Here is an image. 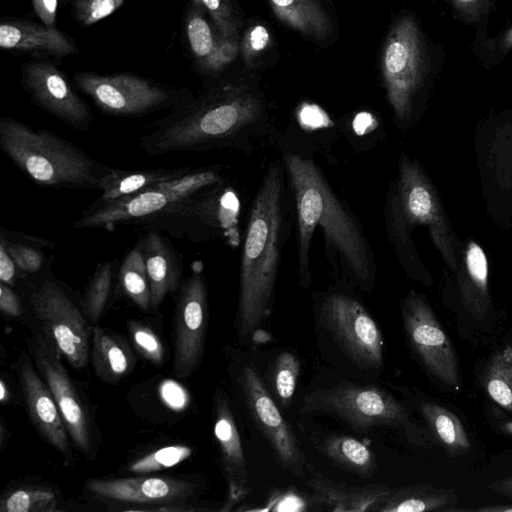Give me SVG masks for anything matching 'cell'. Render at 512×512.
<instances>
[{
  "mask_svg": "<svg viewBox=\"0 0 512 512\" xmlns=\"http://www.w3.org/2000/svg\"><path fill=\"white\" fill-rule=\"evenodd\" d=\"M17 371L26 409L33 425L51 446L68 457L69 434L48 385L25 354L18 361Z\"/></svg>",
  "mask_w": 512,
  "mask_h": 512,
  "instance_id": "obj_20",
  "label": "cell"
},
{
  "mask_svg": "<svg viewBox=\"0 0 512 512\" xmlns=\"http://www.w3.org/2000/svg\"><path fill=\"white\" fill-rule=\"evenodd\" d=\"M115 275V262L100 263L91 275L82 297V311L90 323L102 317L110 299Z\"/></svg>",
  "mask_w": 512,
  "mask_h": 512,
  "instance_id": "obj_33",
  "label": "cell"
},
{
  "mask_svg": "<svg viewBox=\"0 0 512 512\" xmlns=\"http://www.w3.org/2000/svg\"><path fill=\"white\" fill-rule=\"evenodd\" d=\"M77 87L104 113L118 117H140L150 113L173 110L190 98L132 74L97 75L78 72Z\"/></svg>",
  "mask_w": 512,
  "mask_h": 512,
  "instance_id": "obj_10",
  "label": "cell"
},
{
  "mask_svg": "<svg viewBox=\"0 0 512 512\" xmlns=\"http://www.w3.org/2000/svg\"><path fill=\"white\" fill-rule=\"evenodd\" d=\"M123 293L140 309H151V288L139 242L126 254L119 270Z\"/></svg>",
  "mask_w": 512,
  "mask_h": 512,
  "instance_id": "obj_32",
  "label": "cell"
},
{
  "mask_svg": "<svg viewBox=\"0 0 512 512\" xmlns=\"http://www.w3.org/2000/svg\"><path fill=\"white\" fill-rule=\"evenodd\" d=\"M269 3L287 25L318 38L328 33L329 21L318 0H269Z\"/></svg>",
  "mask_w": 512,
  "mask_h": 512,
  "instance_id": "obj_30",
  "label": "cell"
},
{
  "mask_svg": "<svg viewBox=\"0 0 512 512\" xmlns=\"http://www.w3.org/2000/svg\"><path fill=\"white\" fill-rule=\"evenodd\" d=\"M286 196L282 167L276 161L254 197L245 230L236 311L242 343L256 340L272 308L286 230Z\"/></svg>",
  "mask_w": 512,
  "mask_h": 512,
  "instance_id": "obj_2",
  "label": "cell"
},
{
  "mask_svg": "<svg viewBox=\"0 0 512 512\" xmlns=\"http://www.w3.org/2000/svg\"><path fill=\"white\" fill-rule=\"evenodd\" d=\"M30 306L41 333L61 357L76 369L85 367L91 334L84 313L64 285L45 276L32 287Z\"/></svg>",
  "mask_w": 512,
  "mask_h": 512,
  "instance_id": "obj_9",
  "label": "cell"
},
{
  "mask_svg": "<svg viewBox=\"0 0 512 512\" xmlns=\"http://www.w3.org/2000/svg\"><path fill=\"white\" fill-rule=\"evenodd\" d=\"M201 2L209 11L221 34L233 33V25L225 0H201Z\"/></svg>",
  "mask_w": 512,
  "mask_h": 512,
  "instance_id": "obj_42",
  "label": "cell"
},
{
  "mask_svg": "<svg viewBox=\"0 0 512 512\" xmlns=\"http://www.w3.org/2000/svg\"><path fill=\"white\" fill-rule=\"evenodd\" d=\"M454 7L466 16H477L488 0H450Z\"/></svg>",
  "mask_w": 512,
  "mask_h": 512,
  "instance_id": "obj_47",
  "label": "cell"
},
{
  "mask_svg": "<svg viewBox=\"0 0 512 512\" xmlns=\"http://www.w3.org/2000/svg\"><path fill=\"white\" fill-rule=\"evenodd\" d=\"M459 285L466 309L474 318L483 319L489 306L488 260L481 246L474 241L466 248Z\"/></svg>",
  "mask_w": 512,
  "mask_h": 512,
  "instance_id": "obj_25",
  "label": "cell"
},
{
  "mask_svg": "<svg viewBox=\"0 0 512 512\" xmlns=\"http://www.w3.org/2000/svg\"><path fill=\"white\" fill-rule=\"evenodd\" d=\"M319 318L356 366L365 370L383 366L381 329L358 299L344 292H329L320 302Z\"/></svg>",
  "mask_w": 512,
  "mask_h": 512,
  "instance_id": "obj_11",
  "label": "cell"
},
{
  "mask_svg": "<svg viewBox=\"0 0 512 512\" xmlns=\"http://www.w3.org/2000/svg\"><path fill=\"white\" fill-rule=\"evenodd\" d=\"M32 5L43 25L50 28L55 27L58 0H32Z\"/></svg>",
  "mask_w": 512,
  "mask_h": 512,
  "instance_id": "obj_45",
  "label": "cell"
},
{
  "mask_svg": "<svg viewBox=\"0 0 512 512\" xmlns=\"http://www.w3.org/2000/svg\"><path fill=\"white\" fill-rule=\"evenodd\" d=\"M10 399V391L4 379L0 381V401L2 403L8 402Z\"/></svg>",
  "mask_w": 512,
  "mask_h": 512,
  "instance_id": "obj_50",
  "label": "cell"
},
{
  "mask_svg": "<svg viewBox=\"0 0 512 512\" xmlns=\"http://www.w3.org/2000/svg\"><path fill=\"white\" fill-rule=\"evenodd\" d=\"M488 395L498 405L512 411V347L498 353L484 378Z\"/></svg>",
  "mask_w": 512,
  "mask_h": 512,
  "instance_id": "obj_36",
  "label": "cell"
},
{
  "mask_svg": "<svg viewBox=\"0 0 512 512\" xmlns=\"http://www.w3.org/2000/svg\"><path fill=\"white\" fill-rule=\"evenodd\" d=\"M192 453V447L184 444L164 446L134 460L128 466V470L138 475L162 471L182 463Z\"/></svg>",
  "mask_w": 512,
  "mask_h": 512,
  "instance_id": "obj_37",
  "label": "cell"
},
{
  "mask_svg": "<svg viewBox=\"0 0 512 512\" xmlns=\"http://www.w3.org/2000/svg\"><path fill=\"white\" fill-rule=\"evenodd\" d=\"M224 183L215 166L190 169L184 175L150 186L132 195L108 202H92L75 221L78 230H114L121 225H143L152 222L173 207L200 192Z\"/></svg>",
  "mask_w": 512,
  "mask_h": 512,
  "instance_id": "obj_5",
  "label": "cell"
},
{
  "mask_svg": "<svg viewBox=\"0 0 512 512\" xmlns=\"http://www.w3.org/2000/svg\"><path fill=\"white\" fill-rule=\"evenodd\" d=\"M93 496L122 504L160 506L157 510H177L196 492L191 481L167 476H139L90 479L85 485Z\"/></svg>",
  "mask_w": 512,
  "mask_h": 512,
  "instance_id": "obj_18",
  "label": "cell"
},
{
  "mask_svg": "<svg viewBox=\"0 0 512 512\" xmlns=\"http://www.w3.org/2000/svg\"><path fill=\"white\" fill-rule=\"evenodd\" d=\"M138 242L151 288V309L157 310L166 295L179 287L182 261L170 240L159 230H147Z\"/></svg>",
  "mask_w": 512,
  "mask_h": 512,
  "instance_id": "obj_22",
  "label": "cell"
},
{
  "mask_svg": "<svg viewBox=\"0 0 512 512\" xmlns=\"http://www.w3.org/2000/svg\"><path fill=\"white\" fill-rule=\"evenodd\" d=\"M247 94L219 89L189 99L148 126L139 148L147 155L208 151L231 146L261 116Z\"/></svg>",
  "mask_w": 512,
  "mask_h": 512,
  "instance_id": "obj_3",
  "label": "cell"
},
{
  "mask_svg": "<svg viewBox=\"0 0 512 512\" xmlns=\"http://www.w3.org/2000/svg\"><path fill=\"white\" fill-rule=\"evenodd\" d=\"M238 213L237 195L221 183L173 207L145 227L193 243L224 239L234 246L239 243Z\"/></svg>",
  "mask_w": 512,
  "mask_h": 512,
  "instance_id": "obj_8",
  "label": "cell"
},
{
  "mask_svg": "<svg viewBox=\"0 0 512 512\" xmlns=\"http://www.w3.org/2000/svg\"><path fill=\"white\" fill-rule=\"evenodd\" d=\"M279 496V500H274V504H271L272 510L302 511L306 509L304 500L293 492H286Z\"/></svg>",
  "mask_w": 512,
  "mask_h": 512,
  "instance_id": "obj_46",
  "label": "cell"
},
{
  "mask_svg": "<svg viewBox=\"0 0 512 512\" xmlns=\"http://www.w3.org/2000/svg\"><path fill=\"white\" fill-rule=\"evenodd\" d=\"M478 511L483 512H512V506H489L479 508Z\"/></svg>",
  "mask_w": 512,
  "mask_h": 512,
  "instance_id": "obj_51",
  "label": "cell"
},
{
  "mask_svg": "<svg viewBox=\"0 0 512 512\" xmlns=\"http://www.w3.org/2000/svg\"><path fill=\"white\" fill-rule=\"evenodd\" d=\"M58 495L49 487L26 486L9 490L0 501L1 512H54Z\"/></svg>",
  "mask_w": 512,
  "mask_h": 512,
  "instance_id": "obj_34",
  "label": "cell"
},
{
  "mask_svg": "<svg viewBox=\"0 0 512 512\" xmlns=\"http://www.w3.org/2000/svg\"><path fill=\"white\" fill-rule=\"evenodd\" d=\"M387 207V230L392 242L407 244L415 226H427L447 264L451 269L457 268L439 199L419 165L405 154L400 157L398 177Z\"/></svg>",
  "mask_w": 512,
  "mask_h": 512,
  "instance_id": "obj_6",
  "label": "cell"
},
{
  "mask_svg": "<svg viewBox=\"0 0 512 512\" xmlns=\"http://www.w3.org/2000/svg\"><path fill=\"white\" fill-rule=\"evenodd\" d=\"M283 159L296 207L300 285L307 287L311 281L310 246L319 226L326 244L356 283L365 289L373 287L376 269L371 247L353 215L311 159L294 153Z\"/></svg>",
  "mask_w": 512,
  "mask_h": 512,
  "instance_id": "obj_1",
  "label": "cell"
},
{
  "mask_svg": "<svg viewBox=\"0 0 512 512\" xmlns=\"http://www.w3.org/2000/svg\"><path fill=\"white\" fill-rule=\"evenodd\" d=\"M200 1H193L185 16V36L193 56L203 65L213 53L218 38L206 19Z\"/></svg>",
  "mask_w": 512,
  "mask_h": 512,
  "instance_id": "obj_35",
  "label": "cell"
},
{
  "mask_svg": "<svg viewBox=\"0 0 512 512\" xmlns=\"http://www.w3.org/2000/svg\"><path fill=\"white\" fill-rule=\"evenodd\" d=\"M28 348L33 363L53 395L70 438L82 454L91 458L93 442L90 418L61 361V355L42 333L28 340Z\"/></svg>",
  "mask_w": 512,
  "mask_h": 512,
  "instance_id": "obj_16",
  "label": "cell"
},
{
  "mask_svg": "<svg viewBox=\"0 0 512 512\" xmlns=\"http://www.w3.org/2000/svg\"><path fill=\"white\" fill-rule=\"evenodd\" d=\"M319 451L335 465L361 478H370L376 470V457L362 441L349 436L333 434L318 446Z\"/></svg>",
  "mask_w": 512,
  "mask_h": 512,
  "instance_id": "obj_27",
  "label": "cell"
},
{
  "mask_svg": "<svg viewBox=\"0 0 512 512\" xmlns=\"http://www.w3.org/2000/svg\"><path fill=\"white\" fill-rule=\"evenodd\" d=\"M503 429L512 435V421H507L502 424Z\"/></svg>",
  "mask_w": 512,
  "mask_h": 512,
  "instance_id": "obj_52",
  "label": "cell"
},
{
  "mask_svg": "<svg viewBox=\"0 0 512 512\" xmlns=\"http://www.w3.org/2000/svg\"><path fill=\"white\" fill-rule=\"evenodd\" d=\"M190 169L175 167L132 171L113 168L96 201L108 202L132 195L150 186L178 178Z\"/></svg>",
  "mask_w": 512,
  "mask_h": 512,
  "instance_id": "obj_26",
  "label": "cell"
},
{
  "mask_svg": "<svg viewBox=\"0 0 512 512\" xmlns=\"http://www.w3.org/2000/svg\"><path fill=\"white\" fill-rule=\"evenodd\" d=\"M300 412L331 415L358 432L391 427L414 433L405 407L389 392L372 385L343 381L317 388L304 396Z\"/></svg>",
  "mask_w": 512,
  "mask_h": 512,
  "instance_id": "obj_7",
  "label": "cell"
},
{
  "mask_svg": "<svg viewBox=\"0 0 512 512\" xmlns=\"http://www.w3.org/2000/svg\"><path fill=\"white\" fill-rule=\"evenodd\" d=\"M125 0H74L73 15L82 26H91L114 13Z\"/></svg>",
  "mask_w": 512,
  "mask_h": 512,
  "instance_id": "obj_40",
  "label": "cell"
},
{
  "mask_svg": "<svg viewBox=\"0 0 512 512\" xmlns=\"http://www.w3.org/2000/svg\"><path fill=\"white\" fill-rule=\"evenodd\" d=\"M426 55L416 23L410 17L391 29L383 54V78L395 118L408 120L413 99L426 73Z\"/></svg>",
  "mask_w": 512,
  "mask_h": 512,
  "instance_id": "obj_12",
  "label": "cell"
},
{
  "mask_svg": "<svg viewBox=\"0 0 512 512\" xmlns=\"http://www.w3.org/2000/svg\"><path fill=\"white\" fill-rule=\"evenodd\" d=\"M22 83L32 101L77 131L89 129L93 115L65 74L47 61H31L22 68Z\"/></svg>",
  "mask_w": 512,
  "mask_h": 512,
  "instance_id": "obj_17",
  "label": "cell"
},
{
  "mask_svg": "<svg viewBox=\"0 0 512 512\" xmlns=\"http://www.w3.org/2000/svg\"><path fill=\"white\" fill-rule=\"evenodd\" d=\"M505 40V44L507 46H512V30L507 34L506 38L504 39Z\"/></svg>",
  "mask_w": 512,
  "mask_h": 512,
  "instance_id": "obj_53",
  "label": "cell"
},
{
  "mask_svg": "<svg viewBox=\"0 0 512 512\" xmlns=\"http://www.w3.org/2000/svg\"><path fill=\"white\" fill-rule=\"evenodd\" d=\"M420 410L432 432L449 453H464L471 448L461 421L451 411L432 402H423Z\"/></svg>",
  "mask_w": 512,
  "mask_h": 512,
  "instance_id": "obj_31",
  "label": "cell"
},
{
  "mask_svg": "<svg viewBox=\"0 0 512 512\" xmlns=\"http://www.w3.org/2000/svg\"><path fill=\"white\" fill-rule=\"evenodd\" d=\"M0 47L10 51H42L57 57L76 52L75 44L55 27L26 20H7L0 25Z\"/></svg>",
  "mask_w": 512,
  "mask_h": 512,
  "instance_id": "obj_23",
  "label": "cell"
},
{
  "mask_svg": "<svg viewBox=\"0 0 512 512\" xmlns=\"http://www.w3.org/2000/svg\"><path fill=\"white\" fill-rule=\"evenodd\" d=\"M214 436L227 482V502L221 510H230L249 491L247 461L238 426L226 394L217 389L214 397Z\"/></svg>",
  "mask_w": 512,
  "mask_h": 512,
  "instance_id": "obj_19",
  "label": "cell"
},
{
  "mask_svg": "<svg viewBox=\"0 0 512 512\" xmlns=\"http://www.w3.org/2000/svg\"><path fill=\"white\" fill-rule=\"evenodd\" d=\"M91 356L95 373L108 383L119 382L130 372L134 363L126 342L99 326L91 331Z\"/></svg>",
  "mask_w": 512,
  "mask_h": 512,
  "instance_id": "obj_24",
  "label": "cell"
},
{
  "mask_svg": "<svg viewBox=\"0 0 512 512\" xmlns=\"http://www.w3.org/2000/svg\"><path fill=\"white\" fill-rule=\"evenodd\" d=\"M0 310L10 317H19L23 308L19 295L13 287L0 282Z\"/></svg>",
  "mask_w": 512,
  "mask_h": 512,
  "instance_id": "obj_43",
  "label": "cell"
},
{
  "mask_svg": "<svg viewBox=\"0 0 512 512\" xmlns=\"http://www.w3.org/2000/svg\"><path fill=\"white\" fill-rule=\"evenodd\" d=\"M407 340L426 370L452 389L460 384L453 346L425 299L410 291L401 303Z\"/></svg>",
  "mask_w": 512,
  "mask_h": 512,
  "instance_id": "obj_14",
  "label": "cell"
},
{
  "mask_svg": "<svg viewBox=\"0 0 512 512\" xmlns=\"http://www.w3.org/2000/svg\"><path fill=\"white\" fill-rule=\"evenodd\" d=\"M236 379L255 427L271 447L279 464L290 473L301 476L305 468L304 453L257 369L244 364Z\"/></svg>",
  "mask_w": 512,
  "mask_h": 512,
  "instance_id": "obj_13",
  "label": "cell"
},
{
  "mask_svg": "<svg viewBox=\"0 0 512 512\" xmlns=\"http://www.w3.org/2000/svg\"><path fill=\"white\" fill-rule=\"evenodd\" d=\"M310 501L332 511L377 512L392 488L385 484L349 485L337 482L320 472H312L307 479Z\"/></svg>",
  "mask_w": 512,
  "mask_h": 512,
  "instance_id": "obj_21",
  "label": "cell"
},
{
  "mask_svg": "<svg viewBox=\"0 0 512 512\" xmlns=\"http://www.w3.org/2000/svg\"><path fill=\"white\" fill-rule=\"evenodd\" d=\"M269 42V33L265 27L258 25L254 27L249 35V44L252 50L261 51Z\"/></svg>",
  "mask_w": 512,
  "mask_h": 512,
  "instance_id": "obj_48",
  "label": "cell"
},
{
  "mask_svg": "<svg viewBox=\"0 0 512 512\" xmlns=\"http://www.w3.org/2000/svg\"><path fill=\"white\" fill-rule=\"evenodd\" d=\"M0 244L5 247L23 276L38 274L48 264L44 249H55V244L45 238L17 231L0 230Z\"/></svg>",
  "mask_w": 512,
  "mask_h": 512,
  "instance_id": "obj_29",
  "label": "cell"
},
{
  "mask_svg": "<svg viewBox=\"0 0 512 512\" xmlns=\"http://www.w3.org/2000/svg\"><path fill=\"white\" fill-rule=\"evenodd\" d=\"M128 328L130 338L136 350L152 364H162L164 360V347L154 330L137 321H130Z\"/></svg>",
  "mask_w": 512,
  "mask_h": 512,
  "instance_id": "obj_39",
  "label": "cell"
},
{
  "mask_svg": "<svg viewBox=\"0 0 512 512\" xmlns=\"http://www.w3.org/2000/svg\"><path fill=\"white\" fill-rule=\"evenodd\" d=\"M490 488L498 494L512 497V476L494 482Z\"/></svg>",
  "mask_w": 512,
  "mask_h": 512,
  "instance_id": "obj_49",
  "label": "cell"
},
{
  "mask_svg": "<svg viewBox=\"0 0 512 512\" xmlns=\"http://www.w3.org/2000/svg\"><path fill=\"white\" fill-rule=\"evenodd\" d=\"M237 51V46L235 45L234 40L232 39V33L230 34H221L218 38L216 47L205 62V66L208 70L215 71L220 69L223 65L230 62Z\"/></svg>",
  "mask_w": 512,
  "mask_h": 512,
  "instance_id": "obj_41",
  "label": "cell"
},
{
  "mask_svg": "<svg viewBox=\"0 0 512 512\" xmlns=\"http://www.w3.org/2000/svg\"><path fill=\"white\" fill-rule=\"evenodd\" d=\"M0 148L35 183L45 187L101 190L113 167L45 129L11 117L0 120Z\"/></svg>",
  "mask_w": 512,
  "mask_h": 512,
  "instance_id": "obj_4",
  "label": "cell"
},
{
  "mask_svg": "<svg viewBox=\"0 0 512 512\" xmlns=\"http://www.w3.org/2000/svg\"><path fill=\"white\" fill-rule=\"evenodd\" d=\"M24 277L3 245L0 244V282L14 287Z\"/></svg>",
  "mask_w": 512,
  "mask_h": 512,
  "instance_id": "obj_44",
  "label": "cell"
},
{
  "mask_svg": "<svg viewBox=\"0 0 512 512\" xmlns=\"http://www.w3.org/2000/svg\"><path fill=\"white\" fill-rule=\"evenodd\" d=\"M454 496L429 485H413L392 489L377 512H425L442 510Z\"/></svg>",
  "mask_w": 512,
  "mask_h": 512,
  "instance_id": "obj_28",
  "label": "cell"
},
{
  "mask_svg": "<svg viewBox=\"0 0 512 512\" xmlns=\"http://www.w3.org/2000/svg\"><path fill=\"white\" fill-rule=\"evenodd\" d=\"M208 324L207 288L195 268L180 287L175 310L172 375L188 378L199 367Z\"/></svg>",
  "mask_w": 512,
  "mask_h": 512,
  "instance_id": "obj_15",
  "label": "cell"
},
{
  "mask_svg": "<svg viewBox=\"0 0 512 512\" xmlns=\"http://www.w3.org/2000/svg\"><path fill=\"white\" fill-rule=\"evenodd\" d=\"M300 373L298 358L289 351L281 352L272 369V384L279 403L287 406L295 393Z\"/></svg>",
  "mask_w": 512,
  "mask_h": 512,
  "instance_id": "obj_38",
  "label": "cell"
}]
</instances>
